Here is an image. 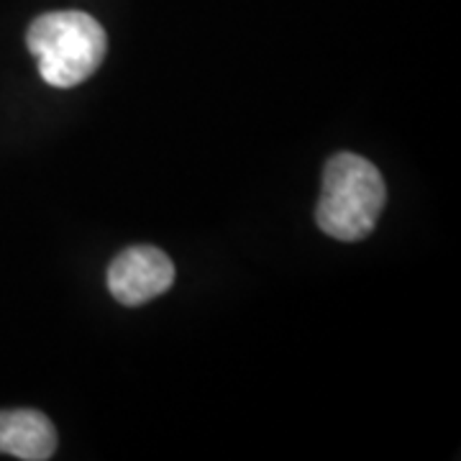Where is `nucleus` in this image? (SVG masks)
Segmentation results:
<instances>
[{
    "label": "nucleus",
    "mask_w": 461,
    "mask_h": 461,
    "mask_svg": "<svg viewBox=\"0 0 461 461\" xmlns=\"http://www.w3.org/2000/svg\"><path fill=\"white\" fill-rule=\"evenodd\" d=\"M384 200L387 187L377 167L359 154H336L323 169L318 229L339 241H362L377 226Z\"/></svg>",
    "instance_id": "nucleus-1"
},
{
    "label": "nucleus",
    "mask_w": 461,
    "mask_h": 461,
    "mask_svg": "<svg viewBox=\"0 0 461 461\" xmlns=\"http://www.w3.org/2000/svg\"><path fill=\"white\" fill-rule=\"evenodd\" d=\"M26 44L41 80L51 87L85 83L98 69L108 50L103 26L83 11H57L39 16L26 33Z\"/></svg>",
    "instance_id": "nucleus-2"
},
{
    "label": "nucleus",
    "mask_w": 461,
    "mask_h": 461,
    "mask_svg": "<svg viewBox=\"0 0 461 461\" xmlns=\"http://www.w3.org/2000/svg\"><path fill=\"white\" fill-rule=\"evenodd\" d=\"M175 282V264L162 249L131 247L108 267V290L121 305H144L165 295Z\"/></svg>",
    "instance_id": "nucleus-3"
},
{
    "label": "nucleus",
    "mask_w": 461,
    "mask_h": 461,
    "mask_svg": "<svg viewBox=\"0 0 461 461\" xmlns=\"http://www.w3.org/2000/svg\"><path fill=\"white\" fill-rule=\"evenodd\" d=\"M57 451V430L39 411H0V454L44 461Z\"/></svg>",
    "instance_id": "nucleus-4"
}]
</instances>
